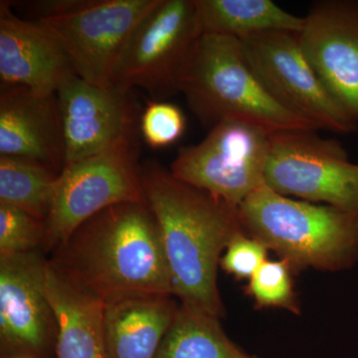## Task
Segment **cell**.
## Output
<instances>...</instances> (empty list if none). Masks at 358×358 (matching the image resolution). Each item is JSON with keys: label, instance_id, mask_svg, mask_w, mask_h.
Masks as SVG:
<instances>
[{"label": "cell", "instance_id": "cell-1", "mask_svg": "<svg viewBox=\"0 0 358 358\" xmlns=\"http://www.w3.org/2000/svg\"><path fill=\"white\" fill-rule=\"evenodd\" d=\"M51 254L59 274L105 303L131 294L173 296L159 224L147 202L103 209Z\"/></svg>", "mask_w": 358, "mask_h": 358}, {"label": "cell", "instance_id": "cell-2", "mask_svg": "<svg viewBox=\"0 0 358 358\" xmlns=\"http://www.w3.org/2000/svg\"><path fill=\"white\" fill-rule=\"evenodd\" d=\"M141 176L145 202L159 224L173 296L181 305L220 319L217 271L231 240L243 232L239 210L159 164L141 166Z\"/></svg>", "mask_w": 358, "mask_h": 358}, {"label": "cell", "instance_id": "cell-3", "mask_svg": "<svg viewBox=\"0 0 358 358\" xmlns=\"http://www.w3.org/2000/svg\"><path fill=\"white\" fill-rule=\"evenodd\" d=\"M243 231L291 264L338 272L358 262V213L294 200L264 185L240 205Z\"/></svg>", "mask_w": 358, "mask_h": 358}, {"label": "cell", "instance_id": "cell-4", "mask_svg": "<svg viewBox=\"0 0 358 358\" xmlns=\"http://www.w3.org/2000/svg\"><path fill=\"white\" fill-rule=\"evenodd\" d=\"M180 93L206 128L234 120L270 134L294 129L317 131L275 102L250 67L239 40L231 37L202 34Z\"/></svg>", "mask_w": 358, "mask_h": 358}, {"label": "cell", "instance_id": "cell-5", "mask_svg": "<svg viewBox=\"0 0 358 358\" xmlns=\"http://www.w3.org/2000/svg\"><path fill=\"white\" fill-rule=\"evenodd\" d=\"M159 0H44L32 3L40 24L54 35L75 74L114 88L129 40Z\"/></svg>", "mask_w": 358, "mask_h": 358}, {"label": "cell", "instance_id": "cell-6", "mask_svg": "<svg viewBox=\"0 0 358 358\" xmlns=\"http://www.w3.org/2000/svg\"><path fill=\"white\" fill-rule=\"evenodd\" d=\"M127 202H145L134 136L63 169L45 221V255L89 218Z\"/></svg>", "mask_w": 358, "mask_h": 358}, {"label": "cell", "instance_id": "cell-7", "mask_svg": "<svg viewBox=\"0 0 358 358\" xmlns=\"http://www.w3.org/2000/svg\"><path fill=\"white\" fill-rule=\"evenodd\" d=\"M202 34L195 0H159L129 40L114 88L124 93L145 90L155 99L180 93Z\"/></svg>", "mask_w": 358, "mask_h": 358}, {"label": "cell", "instance_id": "cell-8", "mask_svg": "<svg viewBox=\"0 0 358 358\" xmlns=\"http://www.w3.org/2000/svg\"><path fill=\"white\" fill-rule=\"evenodd\" d=\"M247 62L270 96L320 131L350 134L357 122L322 83L301 49L299 33L270 31L239 40Z\"/></svg>", "mask_w": 358, "mask_h": 358}, {"label": "cell", "instance_id": "cell-9", "mask_svg": "<svg viewBox=\"0 0 358 358\" xmlns=\"http://www.w3.org/2000/svg\"><path fill=\"white\" fill-rule=\"evenodd\" d=\"M271 152L270 134L226 120L197 145L181 148L171 162L174 178L239 208L261 186Z\"/></svg>", "mask_w": 358, "mask_h": 358}, {"label": "cell", "instance_id": "cell-10", "mask_svg": "<svg viewBox=\"0 0 358 358\" xmlns=\"http://www.w3.org/2000/svg\"><path fill=\"white\" fill-rule=\"evenodd\" d=\"M315 129L270 134L265 183L274 192L358 213V164L339 141Z\"/></svg>", "mask_w": 358, "mask_h": 358}, {"label": "cell", "instance_id": "cell-11", "mask_svg": "<svg viewBox=\"0 0 358 358\" xmlns=\"http://www.w3.org/2000/svg\"><path fill=\"white\" fill-rule=\"evenodd\" d=\"M42 251L0 257L1 358H54L58 324L45 289Z\"/></svg>", "mask_w": 358, "mask_h": 358}, {"label": "cell", "instance_id": "cell-12", "mask_svg": "<svg viewBox=\"0 0 358 358\" xmlns=\"http://www.w3.org/2000/svg\"><path fill=\"white\" fill-rule=\"evenodd\" d=\"M322 83L358 124V0H320L299 33Z\"/></svg>", "mask_w": 358, "mask_h": 358}, {"label": "cell", "instance_id": "cell-13", "mask_svg": "<svg viewBox=\"0 0 358 358\" xmlns=\"http://www.w3.org/2000/svg\"><path fill=\"white\" fill-rule=\"evenodd\" d=\"M66 166L134 136L136 112L129 93L103 89L74 75L58 89Z\"/></svg>", "mask_w": 358, "mask_h": 358}, {"label": "cell", "instance_id": "cell-14", "mask_svg": "<svg viewBox=\"0 0 358 358\" xmlns=\"http://www.w3.org/2000/svg\"><path fill=\"white\" fill-rule=\"evenodd\" d=\"M75 72L60 43L38 21L21 18L9 1H0L1 86L24 87L56 95Z\"/></svg>", "mask_w": 358, "mask_h": 358}, {"label": "cell", "instance_id": "cell-15", "mask_svg": "<svg viewBox=\"0 0 358 358\" xmlns=\"http://www.w3.org/2000/svg\"><path fill=\"white\" fill-rule=\"evenodd\" d=\"M0 155L30 160L62 173L65 141L57 96L1 86Z\"/></svg>", "mask_w": 358, "mask_h": 358}, {"label": "cell", "instance_id": "cell-16", "mask_svg": "<svg viewBox=\"0 0 358 358\" xmlns=\"http://www.w3.org/2000/svg\"><path fill=\"white\" fill-rule=\"evenodd\" d=\"M173 296L131 294L106 303L109 358H155L178 310Z\"/></svg>", "mask_w": 358, "mask_h": 358}, {"label": "cell", "instance_id": "cell-17", "mask_svg": "<svg viewBox=\"0 0 358 358\" xmlns=\"http://www.w3.org/2000/svg\"><path fill=\"white\" fill-rule=\"evenodd\" d=\"M45 289L58 324L56 358H109L105 303L74 286L47 264Z\"/></svg>", "mask_w": 358, "mask_h": 358}, {"label": "cell", "instance_id": "cell-18", "mask_svg": "<svg viewBox=\"0 0 358 358\" xmlns=\"http://www.w3.org/2000/svg\"><path fill=\"white\" fill-rule=\"evenodd\" d=\"M203 34L237 40L270 31L300 33L303 17L271 0H195Z\"/></svg>", "mask_w": 358, "mask_h": 358}, {"label": "cell", "instance_id": "cell-19", "mask_svg": "<svg viewBox=\"0 0 358 358\" xmlns=\"http://www.w3.org/2000/svg\"><path fill=\"white\" fill-rule=\"evenodd\" d=\"M219 320L179 303L155 358H251L224 333Z\"/></svg>", "mask_w": 358, "mask_h": 358}, {"label": "cell", "instance_id": "cell-20", "mask_svg": "<svg viewBox=\"0 0 358 358\" xmlns=\"http://www.w3.org/2000/svg\"><path fill=\"white\" fill-rule=\"evenodd\" d=\"M59 176L37 162L0 155V203L46 221Z\"/></svg>", "mask_w": 358, "mask_h": 358}, {"label": "cell", "instance_id": "cell-21", "mask_svg": "<svg viewBox=\"0 0 358 358\" xmlns=\"http://www.w3.org/2000/svg\"><path fill=\"white\" fill-rule=\"evenodd\" d=\"M294 270L286 260H267L252 275L244 292L255 303V308H282L301 315L298 294L294 291Z\"/></svg>", "mask_w": 358, "mask_h": 358}, {"label": "cell", "instance_id": "cell-22", "mask_svg": "<svg viewBox=\"0 0 358 358\" xmlns=\"http://www.w3.org/2000/svg\"><path fill=\"white\" fill-rule=\"evenodd\" d=\"M46 233L44 220L0 203V257L43 252Z\"/></svg>", "mask_w": 358, "mask_h": 358}, {"label": "cell", "instance_id": "cell-23", "mask_svg": "<svg viewBox=\"0 0 358 358\" xmlns=\"http://www.w3.org/2000/svg\"><path fill=\"white\" fill-rule=\"evenodd\" d=\"M185 131V115L173 103L154 101L141 115V134L150 147L162 148L173 145Z\"/></svg>", "mask_w": 358, "mask_h": 358}, {"label": "cell", "instance_id": "cell-24", "mask_svg": "<svg viewBox=\"0 0 358 358\" xmlns=\"http://www.w3.org/2000/svg\"><path fill=\"white\" fill-rule=\"evenodd\" d=\"M265 245L246 233H238L228 244L220 260V268L238 281L251 279L268 260Z\"/></svg>", "mask_w": 358, "mask_h": 358}, {"label": "cell", "instance_id": "cell-25", "mask_svg": "<svg viewBox=\"0 0 358 358\" xmlns=\"http://www.w3.org/2000/svg\"><path fill=\"white\" fill-rule=\"evenodd\" d=\"M8 358H24V357H8Z\"/></svg>", "mask_w": 358, "mask_h": 358}, {"label": "cell", "instance_id": "cell-26", "mask_svg": "<svg viewBox=\"0 0 358 358\" xmlns=\"http://www.w3.org/2000/svg\"><path fill=\"white\" fill-rule=\"evenodd\" d=\"M251 358H256V357H251Z\"/></svg>", "mask_w": 358, "mask_h": 358}]
</instances>
